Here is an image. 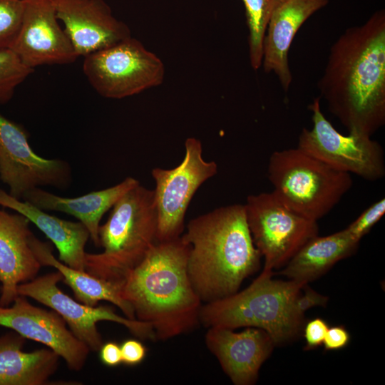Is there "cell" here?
Instances as JSON below:
<instances>
[{
  "label": "cell",
  "mask_w": 385,
  "mask_h": 385,
  "mask_svg": "<svg viewBox=\"0 0 385 385\" xmlns=\"http://www.w3.org/2000/svg\"><path fill=\"white\" fill-rule=\"evenodd\" d=\"M83 71L101 96L120 99L161 85L162 60L132 36L84 57Z\"/></svg>",
  "instance_id": "obj_7"
},
{
  "label": "cell",
  "mask_w": 385,
  "mask_h": 385,
  "mask_svg": "<svg viewBox=\"0 0 385 385\" xmlns=\"http://www.w3.org/2000/svg\"><path fill=\"white\" fill-rule=\"evenodd\" d=\"M317 87L349 133L371 137L385 124L384 9L337 39Z\"/></svg>",
  "instance_id": "obj_1"
},
{
  "label": "cell",
  "mask_w": 385,
  "mask_h": 385,
  "mask_svg": "<svg viewBox=\"0 0 385 385\" xmlns=\"http://www.w3.org/2000/svg\"><path fill=\"white\" fill-rule=\"evenodd\" d=\"M360 241L346 229L308 240L279 274L289 279L308 284L325 274L339 261L352 255Z\"/></svg>",
  "instance_id": "obj_23"
},
{
  "label": "cell",
  "mask_w": 385,
  "mask_h": 385,
  "mask_svg": "<svg viewBox=\"0 0 385 385\" xmlns=\"http://www.w3.org/2000/svg\"><path fill=\"white\" fill-rule=\"evenodd\" d=\"M267 177L273 192L288 207L317 221L350 190L351 175L337 170L298 147L272 153Z\"/></svg>",
  "instance_id": "obj_6"
},
{
  "label": "cell",
  "mask_w": 385,
  "mask_h": 385,
  "mask_svg": "<svg viewBox=\"0 0 385 385\" xmlns=\"http://www.w3.org/2000/svg\"><path fill=\"white\" fill-rule=\"evenodd\" d=\"M0 326L43 344L62 358L71 371L83 369L91 351L59 314L31 304L24 296L19 295L10 307L0 306Z\"/></svg>",
  "instance_id": "obj_13"
},
{
  "label": "cell",
  "mask_w": 385,
  "mask_h": 385,
  "mask_svg": "<svg viewBox=\"0 0 385 385\" xmlns=\"http://www.w3.org/2000/svg\"><path fill=\"white\" fill-rule=\"evenodd\" d=\"M139 183L135 178L127 177L114 186L76 197H61L35 188L26 192L22 200L44 211L61 212L76 217L87 228L94 245L99 247L98 230L103 216L126 192Z\"/></svg>",
  "instance_id": "obj_19"
},
{
  "label": "cell",
  "mask_w": 385,
  "mask_h": 385,
  "mask_svg": "<svg viewBox=\"0 0 385 385\" xmlns=\"http://www.w3.org/2000/svg\"><path fill=\"white\" fill-rule=\"evenodd\" d=\"M120 346L122 363L128 366H135L145 359L147 349L142 342L135 339L124 341Z\"/></svg>",
  "instance_id": "obj_29"
},
{
  "label": "cell",
  "mask_w": 385,
  "mask_h": 385,
  "mask_svg": "<svg viewBox=\"0 0 385 385\" xmlns=\"http://www.w3.org/2000/svg\"><path fill=\"white\" fill-rule=\"evenodd\" d=\"M23 0H0V50L10 48L19 32Z\"/></svg>",
  "instance_id": "obj_26"
},
{
  "label": "cell",
  "mask_w": 385,
  "mask_h": 385,
  "mask_svg": "<svg viewBox=\"0 0 385 385\" xmlns=\"http://www.w3.org/2000/svg\"><path fill=\"white\" fill-rule=\"evenodd\" d=\"M30 245L41 266L53 267L63 275L62 282L72 289L77 301L93 307L107 301L118 307L125 317L136 319L132 307L122 296V281L99 278L68 267L53 256L51 242L41 241L33 233Z\"/></svg>",
  "instance_id": "obj_21"
},
{
  "label": "cell",
  "mask_w": 385,
  "mask_h": 385,
  "mask_svg": "<svg viewBox=\"0 0 385 385\" xmlns=\"http://www.w3.org/2000/svg\"><path fill=\"white\" fill-rule=\"evenodd\" d=\"M189 252L181 236L156 242L122 280L123 299L137 320L151 326L156 339L188 333L200 323L202 304L188 274Z\"/></svg>",
  "instance_id": "obj_2"
},
{
  "label": "cell",
  "mask_w": 385,
  "mask_h": 385,
  "mask_svg": "<svg viewBox=\"0 0 385 385\" xmlns=\"http://www.w3.org/2000/svg\"><path fill=\"white\" fill-rule=\"evenodd\" d=\"M30 221L20 213L0 210V306H10L20 284L38 276L42 267L30 245Z\"/></svg>",
  "instance_id": "obj_17"
},
{
  "label": "cell",
  "mask_w": 385,
  "mask_h": 385,
  "mask_svg": "<svg viewBox=\"0 0 385 385\" xmlns=\"http://www.w3.org/2000/svg\"><path fill=\"white\" fill-rule=\"evenodd\" d=\"M183 161L172 169L153 168L154 201L158 217L157 242L180 237L188 205L200 186L217 172L215 161L202 157L201 142L188 138Z\"/></svg>",
  "instance_id": "obj_10"
},
{
  "label": "cell",
  "mask_w": 385,
  "mask_h": 385,
  "mask_svg": "<svg viewBox=\"0 0 385 385\" xmlns=\"http://www.w3.org/2000/svg\"><path fill=\"white\" fill-rule=\"evenodd\" d=\"M78 56H86L131 37L103 0H52Z\"/></svg>",
  "instance_id": "obj_15"
},
{
  "label": "cell",
  "mask_w": 385,
  "mask_h": 385,
  "mask_svg": "<svg viewBox=\"0 0 385 385\" xmlns=\"http://www.w3.org/2000/svg\"><path fill=\"white\" fill-rule=\"evenodd\" d=\"M350 338V334L344 327L339 325L329 327L323 342L324 349L327 351L342 349L348 345Z\"/></svg>",
  "instance_id": "obj_30"
},
{
  "label": "cell",
  "mask_w": 385,
  "mask_h": 385,
  "mask_svg": "<svg viewBox=\"0 0 385 385\" xmlns=\"http://www.w3.org/2000/svg\"><path fill=\"white\" fill-rule=\"evenodd\" d=\"M272 271L263 270L244 290L205 303L200 323L207 328H259L270 335L274 346L291 342L304 325V314L296 302L307 284L272 279Z\"/></svg>",
  "instance_id": "obj_4"
},
{
  "label": "cell",
  "mask_w": 385,
  "mask_h": 385,
  "mask_svg": "<svg viewBox=\"0 0 385 385\" xmlns=\"http://www.w3.org/2000/svg\"><path fill=\"white\" fill-rule=\"evenodd\" d=\"M24 15L19 32L10 47L22 63L36 66L67 64L78 56L58 24L52 0H23Z\"/></svg>",
  "instance_id": "obj_14"
},
{
  "label": "cell",
  "mask_w": 385,
  "mask_h": 385,
  "mask_svg": "<svg viewBox=\"0 0 385 385\" xmlns=\"http://www.w3.org/2000/svg\"><path fill=\"white\" fill-rule=\"evenodd\" d=\"M302 290L304 293H300L296 302L297 309L299 313L304 315V312L313 307L326 306L328 297L317 292L308 287V284L304 286Z\"/></svg>",
  "instance_id": "obj_31"
},
{
  "label": "cell",
  "mask_w": 385,
  "mask_h": 385,
  "mask_svg": "<svg viewBox=\"0 0 385 385\" xmlns=\"http://www.w3.org/2000/svg\"><path fill=\"white\" fill-rule=\"evenodd\" d=\"M34 71L10 48L0 50V105L11 99L16 87Z\"/></svg>",
  "instance_id": "obj_25"
},
{
  "label": "cell",
  "mask_w": 385,
  "mask_h": 385,
  "mask_svg": "<svg viewBox=\"0 0 385 385\" xmlns=\"http://www.w3.org/2000/svg\"><path fill=\"white\" fill-rule=\"evenodd\" d=\"M284 0H242L249 30V57L252 68L262 66L266 29L274 9Z\"/></svg>",
  "instance_id": "obj_24"
},
{
  "label": "cell",
  "mask_w": 385,
  "mask_h": 385,
  "mask_svg": "<svg viewBox=\"0 0 385 385\" xmlns=\"http://www.w3.org/2000/svg\"><path fill=\"white\" fill-rule=\"evenodd\" d=\"M62 279L63 275L57 270L37 276L31 281L20 284L18 294L31 297L56 312L74 336L91 351H99L103 344L97 328V323L101 321L120 324L140 339L156 340L151 326L147 323L120 316L110 306L93 307L73 299L58 287V283Z\"/></svg>",
  "instance_id": "obj_11"
},
{
  "label": "cell",
  "mask_w": 385,
  "mask_h": 385,
  "mask_svg": "<svg viewBox=\"0 0 385 385\" xmlns=\"http://www.w3.org/2000/svg\"><path fill=\"white\" fill-rule=\"evenodd\" d=\"M307 108L312 113V127L302 129L299 148L337 170L366 180L385 175L384 152L379 143L369 135L337 131L322 113L319 97Z\"/></svg>",
  "instance_id": "obj_9"
},
{
  "label": "cell",
  "mask_w": 385,
  "mask_h": 385,
  "mask_svg": "<svg viewBox=\"0 0 385 385\" xmlns=\"http://www.w3.org/2000/svg\"><path fill=\"white\" fill-rule=\"evenodd\" d=\"M102 363L108 366H115L122 363L120 346L115 342L103 344L99 349Z\"/></svg>",
  "instance_id": "obj_32"
},
{
  "label": "cell",
  "mask_w": 385,
  "mask_h": 385,
  "mask_svg": "<svg viewBox=\"0 0 385 385\" xmlns=\"http://www.w3.org/2000/svg\"><path fill=\"white\" fill-rule=\"evenodd\" d=\"M328 328L327 322L322 318L318 317L309 320L304 327L306 342L304 349H314L321 346Z\"/></svg>",
  "instance_id": "obj_28"
},
{
  "label": "cell",
  "mask_w": 385,
  "mask_h": 385,
  "mask_svg": "<svg viewBox=\"0 0 385 385\" xmlns=\"http://www.w3.org/2000/svg\"><path fill=\"white\" fill-rule=\"evenodd\" d=\"M244 205L252 241L265 259L264 270L283 267L318 235L317 221L291 209L273 191L249 195Z\"/></svg>",
  "instance_id": "obj_8"
},
{
  "label": "cell",
  "mask_w": 385,
  "mask_h": 385,
  "mask_svg": "<svg viewBox=\"0 0 385 385\" xmlns=\"http://www.w3.org/2000/svg\"><path fill=\"white\" fill-rule=\"evenodd\" d=\"M0 180L9 187L11 196L22 200L35 188L67 189L72 183V170L64 160L36 154L26 129L0 113Z\"/></svg>",
  "instance_id": "obj_12"
},
{
  "label": "cell",
  "mask_w": 385,
  "mask_h": 385,
  "mask_svg": "<svg viewBox=\"0 0 385 385\" xmlns=\"http://www.w3.org/2000/svg\"><path fill=\"white\" fill-rule=\"evenodd\" d=\"M385 213V199L381 198L364 210L345 229L356 239L361 240L380 220Z\"/></svg>",
  "instance_id": "obj_27"
},
{
  "label": "cell",
  "mask_w": 385,
  "mask_h": 385,
  "mask_svg": "<svg viewBox=\"0 0 385 385\" xmlns=\"http://www.w3.org/2000/svg\"><path fill=\"white\" fill-rule=\"evenodd\" d=\"M181 237L190 245L191 283L205 303L235 293L260 268L261 254L252 241L244 205L221 207L191 220Z\"/></svg>",
  "instance_id": "obj_3"
},
{
  "label": "cell",
  "mask_w": 385,
  "mask_h": 385,
  "mask_svg": "<svg viewBox=\"0 0 385 385\" xmlns=\"http://www.w3.org/2000/svg\"><path fill=\"white\" fill-rule=\"evenodd\" d=\"M158 217L153 190L138 184L112 207L100 225V253L86 255V271L99 278L122 281L157 242Z\"/></svg>",
  "instance_id": "obj_5"
},
{
  "label": "cell",
  "mask_w": 385,
  "mask_h": 385,
  "mask_svg": "<svg viewBox=\"0 0 385 385\" xmlns=\"http://www.w3.org/2000/svg\"><path fill=\"white\" fill-rule=\"evenodd\" d=\"M329 0H284L272 11L263 41L262 66L274 73L287 91L292 82L288 53L293 39L304 23L327 6Z\"/></svg>",
  "instance_id": "obj_18"
},
{
  "label": "cell",
  "mask_w": 385,
  "mask_h": 385,
  "mask_svg": "<svg viewBox=\"0 0 385 385\" xmlns=\"http://www.w3.org/2000/svg\"><path fill=\"white\" fill-rule=\"evenodd\" d=\"M0 205L20 213L36 225L53 244L58 260L70 267L86 271V245L90 238L81 222H72L49 215L31 203L11 196L0 189Z\"/></svg>",
  "instance_id": "obj_20"
},
{
  "label": "cell",
  "mask_w": 385,
  "mask_h": 385,
  "mask_svg": "<svg viewBox=\"0 0 385 385\" xmlns=\"http://www.w3.org/2000/svg\"><path fill=\"white\" fill-rule=\"evenodd\" d=\"M205 342L235 385L254 384L262 365L274 347L270 335L255 327H246L240 332L223 327H209Z\"/></svg>",
  "instance_id": "obj_16"
},
{
  "label": "cell",
  "mask_w": 385,
  "mask_h": 385,
  "mask_svg": "<svg viewBox=\"0 0 385 385\" xmlns=\"http://www.w3.org/2000/svg\"><path fill=\"white\" fill-rule=\"evenodd\" d=\"M25 339L14 331L0 337V385H46L59 356L48 348L24 351Z\"/></svg>",
  "instance_id": "obj_22"
}]
</instances>
